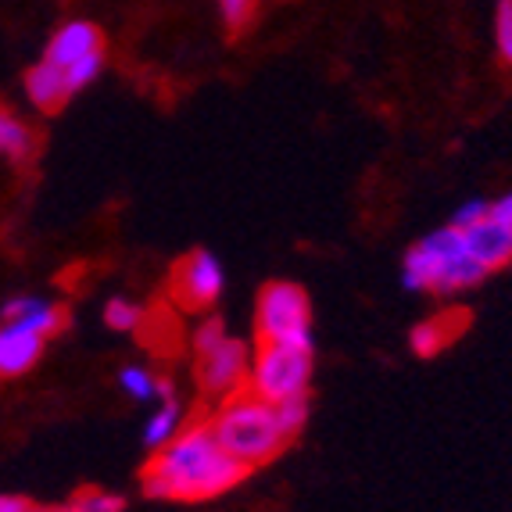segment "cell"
Masks as SVG:
<instances>
[{"mask_svg":"<svg viewBox=\"0 0 512 512\" xmlns=\"http://www.w3.org/2000/svg\"><path fill=\"white\" fill-rule=\"evenodd\" d=\"M248 477L251 470L215 441L205 419L187 423L169 444L154 448L140 473V491L154 502H212Z\"/></svg>","mask_w":512,"mask_h":512,"instance_id":"obj_1","label":"cell"},{"mask_svg":"<svg viewBox=\"0 0 512 512\" xmlns=\"http://www.w3.org/2000/svg\"><path fill=\"white\" fill-rule=\"evenodd\" d=\"M208 427H212L215 441H219L233 459L244 462L248 470H258L265 462H273L276 455L287 452L294 444L291 437L283 434L276 405L262 402L248 387L230 394V398H222L212 416H208Z\"/></svg>","mask_w":512,"mask_h":512,"instance_id":"obj_2","label":"cell"},{"mask_svg":"<svg viewBox=\"0 0 512 512\" xmlns=\"http://www.w3.org/2000/svg\"><path fill=\"white\" fill-rule=\"evenodd\" d=\"M487 280V269L466 251L462 230L452 222L441 230L419 237L402 258V283L405 291L416 294H462L473 291L477 283Z\"/></svg>","mask_w":512,"mask_h":512,"instance_id":"obj_3","label":"cell"},{"mask_svg":"<svg viewBox=\"0 0 512 512\" xmlns=\"http://www.w3.org/2000/svg\"><path fill=\"white\" fill-rule=\"evenodd\" d=\"M255 337L258 344L283 348H316L312 333V301L298 283L273 280L258 291L255 301Z\"/></svg>","mask_w":512,"mask_h":512,"instance_id":"obj_4","label":"cell"},{"mask_svg":"<svg viewBox=\"0 0 512 512\" xmlns=\"http://www.w3.org/2000/svg\"><path fill=\"white\" fill-rule=\"evenodd\" d=\"M312 373H316V348L258 344V351H251L248 391L269 405L305 398L312 394Z\"/></svg>","mask_w":512,"mask_h":512,"instance_id":"obj_5","label":"cell"},{"mask_svg":"<svg viewBox=\"0 0 512 512\" xmlns=\"http://www.w3.org/2000/svg\"><path fill=\"white\" fill-rule=\"evenodd\" d=\"M40 58L51 61L54 69H61V76L69 79L72 94H83L86 86H94L101 79L108 51H104V36L94 22L69 18L51 33Z\"/></svg>","mask_w":512,"mask_h":512,"instance_id":"obj_6","label":"cell"},{"mask_svg":"<svg viewBox=\"0 0 512 512\" xmlns=\"http://www.w3.org/2000/svg\"><path fill=\"white\" fill-rule=\"evenodd\" d=\"M251 369V348L240 337H222L219 344L205 351H194V384L205 402L219 405L222 398L244 391L248 387Z\"/></svg>","mask_w":512,"mask_h":512,"instance_id":"obj_7","label":"cell"},{"mask_svg":"<svg viewBox=\"0 0 512 512\" xmlns=\"http://www.w3.org/2000/svg\"><path fill=\"white\" fill-rule=\"evenodd\" d=\"M222 287H226L222 262L205 248L183 255L169 273V298L176 301L183 312H194V316H205L208 308L219 301Z\"/></svg>","mask_w":512,"mask_h":512,"instance_id":"obj_8","label":"cell"},{"mask_svg":"<svg viewBox=\"0 0 512 512\" xmlns=\"http://www.w3.org/2000/svg\"><path fill=\"white\" fill-rule=\"evenodd\" d=\"M462 240H466V251L487 269V276L505 269V265H512V226L498 222L491 212H487L484 219L470 222V226L462 230Z\"/></svg>","mask_w":512,"mask_h":512,"instance_id":"obj_9","label":"cell"},{"mask_svg":"<svg viewBox=\"0 0 512 512\" xmlns=\"http://www.w3.org/2000/svg\"><path fill=\"white\" fill-rule=\"evenodd\" d=\"M47 337L22 323H0V380H15L43 359Z\"/></svg>","mask_w":512,"mask_h":512,"instance_id":"obj_10","label":"cell"},{"mask_svg":"<svg viewBox=\"0 0 512 512\" xmlns=\"http://www.w3.org/2000/svg\"><path fill=\"white\" fill-rule=\"evenodd\" d=\"M0 319H4V323L29 326V330L43 333L47 341L58 337V333L65 330V323H69L65 308L40 298V294H15V298H8L4 305H0Z\"/></svg>","mask_w":512,"mask_h":512,"instance_id":"obj_11","label":"cell"},{"mask_svg":"<svg viewBox=\"0 0 512 512\" xmlns=\"http://www.w3.org/2000/svg\"><path fill=\"white\" fill-rule=\"evenodd\" d=\"M22 86H26L29 104H33L36 111H43V115H54V111H61L76 97L69 79L61 76V69H54L51 61H43V58L29 65L26 76H22Z\"/></svg>","mask_w":512,"mask_h":512,"instance_id":"obj_12","label":"cell"},{"mask_svg":"<svg viewBox=\"0 0 512 512\" xmlns=\"http://www.w3.org/2000/svg\"><path fill=\"white\" fill-rule=\"evenodd\" d=\"M119 387L129 402L151 405V402H165V398H176V387L172 380L158 376L147 366H122L119 369Z\"/></svg>","mask_w":512,"mask_h":512,"instance_id":"obj_13","label":"cell"},{"mask_svg":"<svg viewBox=\"0 0 512 512\" xmlns=\"http://www.w3.org/2000/svg\"><path fill=\"white\" fill-rule=\"evenodd\" d=\"M36 154V133L22 115L0 108V158L4 162H29Z\"/></svg>","mask_w":512,"mask_h":512,"instance_id":"obj_14","label":"cell"},{"mask_svg":"<svg viewBox=\"0 0 512 512\" xmlns=\"http://www.w3.org/2000/svg\"><path fill=\"white\" fill-rule=\"evenodd\" d=\"M187 427V419H183V405L180 398H165V402H158V409L147 416L144 423V444L147 448H162V444H169L172 437L180 434V430Z\"/></svg>","mask_w":512,"mask_h":512,"instance_id":"obj_15","label":"cell"},{"mask_svg":"<svg viewBox=\"0 0 512 512\" xmlns=\"http://www.w3.org/2000/svg\"><path fill=\"white\" fill-rule=\"evenodd\" d=\"M455 316H441V319H423V323L412 326L409 333V344L412 351H416L419 359H430V355H437V351H444L448 344H452L455 337Z\"/></svg>","mask_w":512,"mask_h":512,"instance_id":"obj_16","label":"cell"},{"mask_svg":"<svg viewBox=\"0 0 512 512\" xmlns=\"http://www.w3.org/2000/svg\"><path fill=\"white\" fill-rule=\"evenodd\" d=\"M144 305H137V301L129 298H111L108 305H104V326L115 333H137L140 326H144Z\"/></svg>","mask_w":512,"mask_h":512,"instance_id":"obj_17","label":"cell"},{"mask_svg":"<svg viewBox=\"0 0 512 512\" xmlns=\"http://www.w3.org/2000/svg\"><path fill=\"white\" fill-rule=\"evenodd\" d=\"M65 512H126V498L115 495V491H104V487H83Z\"/></svg>","mask_w":512,"mask_h":512,"instance_id":"obj_18","label":"cell"},{"mask_svg":"<svg viewBox=\"0 0 512 512\" xmlns=\"http://www.w3.org/2000/svg\"><path fill=\"white\" fill-rule=\"evenodd\" d=\"M258 4L262 0H219V15H222V26L230 36H244L248 26L255 22L258 15Z\"/></svg>","mask_w":512,"mask_h":512,"instance_id":"obj_19","label":"cell"},{"mask_svg":"<svg viewBox=\"0 0 512 512\" xmlns=\"http://www.w3.org/2000/svg\"><path fill=\"white\" fill-rule=\"evenodd\" d=\"M276 416H280L283 434L298 441V434L308 427V416H312V394L305 398H287V402H276Z\"/></svg>","mask_w":512,"mask_h":512,"instance_id":"obj_20","label":"cell"},{"mask_svg":"<svg viewBox=\"0 0 512 512\" xmlns=\"http://www.w3.org/2000/svg\"><path fill=\"white\" fill-rule=\"evenodd\" d=\"M495 47L502 65H512V0H498L495 8Z\"/></svg>","mask_w":512,"mask_h":512,"instance_id":"obj_21","label":"cell"},{"mask_svg":"<svg viewBox=\"0 0 512 512\" xmlns=\"http://www.w3.org/2000/svg\"><path fill=\"white\" fill-rule=\"evenodd\" d=\"M487 212H491V201H487V197H473V201H466V205H459V208H455V215H452V226H455V230H466V226H470V222L484 219Z\"/></svg>","mask_w":512,"mask_h":512,"instance_id":"obj_22","label":"cell"},{"mask_svg":"<svg viewBox=\"0 0 512 512\" xmlns=\"http://www.w3.org/2000/svg\"><path fill=\"white\" fill-rule=\"evenodd\" d=\"M0 512H43V509L22 495H0Z\"/></svg>","mask_w":512,"mask_h":512,"instance_id":"obj_23","label":"cell"},{"mask_svg":"<svg viewBox=\"0 0 512 512\" xmlns=\"http://www.w3.org/2000/svg\"><path fill=\"white\" fill-rule=\"evenodd\" d=\"M491 215H495L498 222H505V226H512V190L491 201Z\"/></svg>","mask_w":512,"mask_h":512,"instance_id":"obj_24","label":"cell"},{"mask_svg":"<svg viewBox=\"0 0 512 512\" xmlns=\"http://www.w3.org/2000/svg\"><path fill=\"white\" fill-rule=\"evenodd\" d=\"M43 512H65V509H43Z\"/></svg>","mask_w":512,"mask_h":512,"instance_id":"obj_25","label":"cell"}]
</instances>
